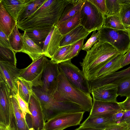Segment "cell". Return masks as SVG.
Masks as SVG:
<instances>
[{"mask_svg": "<svg viewBox=\"0 0 130 130\" xmlns=\"http://www.w3.org/2000/svg\"><path fill=\"white\" fill-rule=\"evenodd\" d=\"M69 0H45L42 5L24 20L17 22L18 28L25 31L56 25Z\"/></svg>", "mask_w": 130, "mask_h": 130, "instance_id": "cell-1", "label": "cell"}, {"mask_svg": "<svg viewBox=\"0 0 130 130\" xmlns=\"http://www.w3.org/2000/svg\"><path fill=\"white\" fill-rule=\"evenodd\" d=\"M121 53L110 44L98 41L86 54L80 64L82 70L89 80L114 57Z\"/></svg>", "mask_w": 130, "mask_h": 130, "instance_id": "cell-2", "label": "cell"}, {"mask_svg": "<svg viewBox=\"0 0 130 130\" xmlns=\"http://www.w3.org/2000/svg\"><path fill=\"white\" fill-rule=\"evenodd\" d=\"M52 95L57 101L78 105L85 112H90L92 108V99L90 93H85L72 84L60 71L57 88Z\"/></svg>", "mask_w": 130, "mask_h": 130, "instance_id": "cell-3", "label": "cell"}, {"mask_svg": "<svg viewBox=\"0 0 130 130\" xmlns=\"http://www.w3.org/2000/svg\"><path fill=\"white\" fill-rule=\"evenodd\" d=\"M32 90L40 100L45 122L61 113L83 111L75 104L56 100L52 95L44 92L40 86L33 87Z\"/></svg>", "mask_w": 130, "mask_h": 130, "instance_id": "cell-4", "label": "cell"}, {"mask_svg": "<svg viewBox=\"0 0 130 130\" xmlns=\"http://www.w3.org/2000/svg\"><path fill=\"white\" fill-rule=\"evenodd\" d=\"M98 31L99 32V41L110 44L120 53L124 55L130 48L128 29H116L103 26Z\"/></svg>", "mask_w": 130, "mask_h": 130, "instance_id": "cell-5", "label": "cell"}, {"mask_svg": "<svg viewBox=\"0 0 130 130\" xmlns=\"http://www.w3.org/2000/svg\"><path fill=\"white\" fill-rule=\"evenodd\" d=\"M104 17L89 0H85L80 10V25L90 32L99 30L103 26Z\"/></svg>", "mask_w": 130, "mask_h": 130, "instance_id": "cell-6", "label": "cell"}, {"mask_svg": "<svg viewBox=\"0 0 130 130\" xmlns=\"http://www.w3.org/2000/svg\"><path fill=\"white\" fill-rule=\"evenodd\" d=\"M59 69L72 84L84 92L90 93L89 80L82 70L71 62V60L58 64Z\"/></svg>", "mask_w": 130, "mask_h": 130, "instance_id": "cell-7", "label": "cell"}, {"mask_svg": "<svg viewBox=\"0 0 130 130\" xmlns=\"http://www.w3.org/2000/svg\"><path fill=\"white\" fill-rule=\"evenodd\" d=\"M28 104L31 114H27L25 119L30 130H43L46 122L42 105L33 91L30 94Z\"/></svg>", "mask_w": 130, "mask_h": 130, "instance_id": "cell-8", "label": "cell"}, {"mask_svg": "<svg viewBox=\"0 0 130 130\" xmlns=\"http://www.w3.org/2000/svg\"><path fill=\"white\" fill-rule=\"evenodd\" d=\"M84 111L61 113L46 122L43 130H63L69 127L79 125Z\"/></svg>", "mask_w": 130, "mask_h": 130, "instance_id": "cell-9", "label": "cell"}, {"mask_svg": "<svg viewBox=\"0 0 130 130\" xmlns=\"http://www.w3.org/2000/svg\"><path fill=\"white\" fill-rule=\"evenodd\" d=\"M48 59L43 55L32 61L28 66L22 69L20 76L31 83L33 87H42V74Z\"/></svg>", "mask_w": 130, "mask_h": 130, "instance_id": "cell-10", "label": "cell"}, {"mask_svg": "<svg viewBox=\"0 0 130 130\" xmlns=\"http://www.w3.org/2000/svg\"><path fill=\"white\" fill-rule=\"evenodd\" d=\"M60 73L59 64L52 60H48L43 70L42 80L43 85L41 88L45 93L52 95L57 85Z\"/></svg>", "mask_w": 130, "mask_h": 130, "instance_id": "cell-11", "label": "cell"}, {"mask_svg": "<svg viewBox=\"0 0 130 130\" xmlns=\"http://www.w3.org/2000/svg\"><path fill=\"white\" fill-rule=\"evenodd\" d=\"M22 70L11 63L0 61V77L7 84L12 93L15 95L18 92V82Z\"/></svg>", "mask_w": 130, "mask_h": 130, "instance_id": "cell-12", "label": "cell"}, {"mask_svg": "<svg viewBox=\"0 0 130 130\" xmlns=\"http://www.w3.org/2000/svg\"><path fill=\"white\" fill-rule=\"evenodd\" d=\"M130 76V66L123 70L115 72L104 76L89 80L90 91L102 86L119 80L125 77Z\"/></svg>", "mask_w": 130, "mask_h": 130, "instance_id": "cell-13", "label": "cell"}, {"mask_svg": "<svg viewBox=\"0 0 130 130\" xmlns=\"http://www.w3.org/2000/svg\"><path fill=\"white\" fill-rule=\"evenodd\" d=\"M63 37L56 25L54 26L44 41L42 48L43 55L51 59L60 47Z\"/></svg>", "mask_w": 130, "mask_h": 130, "instance_id": "cell-14", "label": "cell"}, {"mask_svg": "<svg viewBox=\"0 0 130 130\" xmlns=\"http://www.w3.org/2000/svg\"><path fill=\"white\" fill-rule=\"evenodd\" d=\"M122 110L118 102H106L93 100V106L89 115L111 117Z\"/></svg>", "mask_w": 130, "mask_h": 130, "instance_id": "cell-15", "label": "cell"}, {"mask_svg": "<svg viewBox=\"0 0 130 130\" xmlns=\"http://www.w3.org/2000/svg\"><path fill=\"white\" fill-rule=\"evenodd\" d=\"M118 86L110 84L98 88L90 92L93 100L106 102H117Z\"/></svg>", "mask_w": 130, "mask_h": 130, "instance_id": "cell-16", "label": "cell"}, {"mask_svg": "<svg viewBox=\"0 0 130 130\" xmlns=\"http://www.w3.org/2000/svg\"><path fill=\"white\" fill-rule=\"evenodd\" d=\"M91 32L80 25L68 33L63 35L60 42V46L71 45L82 39H85Z\"/></svg>", "mask_w": 130, "mask_h": 130, "instance_id": "cell-17", "label": "cell"}, {"mask_svg": "<svg viewBox=\"0 0 130 130\" xmlns=\"http://www.w3.org/2000/svg\"><path fill=\"white\" fill-rule=\"evenodd\" d=\"M112 116L104 117L89 115L80 126L103 130L111 124L117 123L113 120Z\"/></svg>", "mask_w": 130, "mask_h": 130, "instance_id": "cell-18", "label": "cell"}, {"mask_svg": "<svg viewBox=\"0 0 130 130\" xmlns=\"http://www.w3.org/2000/svg\"><path fill=\"white\" fill-rule=\"evenodd\" d=\"M124 55L120 53L114 57L98 71L92 80L115 72L121 68V66Z\"/></svg>", "mask_w": 130, "mask_h": 130, "instance_id": "cell-19", "label": "cell"}, {"mask_svg": "<svg viewBox=\"0 0 130 130\" xmlns=\"http://www.w3.org/2000/svg\"><path fill=\"white\" fill-rule=\"evenodd\" d=\"M16 21L5 9L0 1V29L8 37L17 24Z\"/></svg>", "mask_w": 130, "mask_h": 130, "instance_id": "cell-20", "label": "cell"}, {"mask_svg": "<svg viewBox=\"0 0 130 130\" xmlns=\"http://www.w3.org/2000/svg\"><path fill=\"white\" fill-rule=\"evenodd\" d=\"M23 35V45L21 52L28 55L32 61L43 55L42 48L31 40L25 31Z\"/></svg>", "mask_w": 130, "mask_h": 130, "instance_id": "cell-21", "label": "cell"}, {"mask_svg": "<svg viewBox=\"0 0 130 130\" xmlns=\"http://www.w3.org/2000/svg\"><path fill=\"white\" fill-rule=\"evenodd\" d=\"M8 13L17 21L19 16L29 0H1Z\"/></svg>", "mask_w": 130, "mask_h": 130, "instance_id": "cell-22", "label": "cell"}, {"mask_svg": "<svg viewBox=\"0 0 130 130\" xmlns=\"http://www.w3.org/2000/svg\"><path fill=\"white\" fill-rule=\"evenodd\" d=\"M85 0H69L58 23L64 21L75 15L82 9Z\"/></svg>", "mask_w": 130, "mask_h": 130, "instance_id": "cell-23", "label": "cell"}, {"mask_svg": "<svg viewBox=\"0 0 130 130\" xmlns=\"http://www.w3.org/2000/svg\"><path fill=\"white\" fill-rule=\"evenodd\" d=\"M53 26L25 31L31 40L42 49L44 41Z\"/></svg>", "mask_w": 130, "mask_h": 130, "instance_id": "cell-24", "label": "cell"}, {"mask_svg": "<svg viewBox=\"0 0 130 130\" xmlns=\"http://www.w3.org/2000/svg\"><path fill=\"white\" fill-rule=\"evenodd\" d=\"M80 10L72 17L56 25L61 35L67 34L80 25Z\"/></svg>", "mask_w": 130, "mask_h": 130, "instance_id": "cell-25", "label": "cell"}, {"mask_svg": "<svg viewBox=\"0 0 130 130\" xmlns=\"http://www.w3.org/2000/svg\"><path fill=\"white\" fill-rule=\"evenodd\" d=\"M45 0H29L20 13L17 22L27 19L40 7Z\"/></svg>", "mask_w": 130, "mask_h": 130, "instance_id": "cell-26", "label": "cell"}, {"mask_svg": "<svg viewBox=\"0 0 130 130\" xmlns=\"http://www.w3.org/2000/svg\"><path fill=\"white\" fill-rule=\"evenodd\" d=\"M18 28L17 24L8 37L11 48L15 53L21 52L23 45V36Z\"/></svg>", "mask_w": 130, "mask_h": 130, "instance_id": "cell-27", "label": "cell"}, {"mask_svg": "<svg viewBox=\"0 0 130 130\" xmlns=\"http://www.w3.org/2000/svg\"><path fill=\"white\" fill-rule=\"evenodd\" d=\"M18 91L21 98L28 103L33 86L29 82L20 77L18 82Z\"/></svg>", "mask_w": 130, "mask_h": 130, "instance_id": "cell-28", "label": "cell"}, {"mask_svg": "<svg viewBox=\"0 0 130 130\" xmlns=\"http://www.w3.org/2000/svg\"><path fill=\"white\" fill-rule=\"evenodd\" d=\"M8 130H30L23 113L14 115Z\"/></svg>", "mask_w": 130, "mask_h": 130, "instance_id": "cell-29", "label": "cell"}, {"mask_svg": "<svg viewBox=\"0 0 130 130\" xmlns=\"http://www.w3.org/2000/svg\"><path fill=\"white\" fill-rule=\"evenodd\" d=\"M112 84L118 86V96L127 97L130 95V76L124 78Z\"/></svg>", "mask_w": 130, "mask_h": 130, "instance_id": "cell-30", "label": "cell"}, {"mask_svg": "<svg viewBox=\"0 0 130 130\" xmlns=\"http://www.w3.org/2000/svg\"><path fill=\"white\" fill-rule=\"evenodd\" d=\"M15 54L11 48L0 45V61L9 63L16 66Z\"/></svg>", "mask_w": 130, "mask_h": 130, "instance_id": "cell-31", "label": "cell"}, {"mask_svg": "<svg viewBox=\"0 0 130 130\" xmlns=\"http://www.w3.org/2000/svg\"><path fill=\"white\" fill-rule=\"evenodd\" d=\"M103 26L116 29L127 30L122 23L119 16L116 15L105 17Z\"/></svg>", "mask_w": 130, "mask_h": 130, "instance_id": "cell-32", "label": "cell"}, {"mask_svg": "<svg viewBox=\"0 0 130 130\" xmlns=\"http://www.w3.org/2000/svg\"><path fill=\"white\" fill-rule=\"evenodd\" d=\"M105 3L106 13L105 17L112 15L119 16L120 0H105Z\"/></svg>", "mask_w": 130, "mask_h": 130, "instance_id": "cell-33", "label": "cell"}, {"mask_svg": "<svg viewBox=\"0 0 130 130\" xmlns=\"http://www.w3.org/2000/svg\"><path fill=\"white\" fill-rule=\"evenodd\" d=\"M119 17L127 30L130 28V3L121 4Z\"/></svg>", "mask_w": 130, "mask_h": 130, "instance_id": "cell-34", "label": "cell"}, {"mask_svg": "<svg viewBox=\"0 0 130 130\" xmlns=\"http://www.w3.org/2000/svg\"><path fill=\"white\" fill-rule=\"evenodd\" d=\"M84 39H82L75 43L70 45L69 53L64 59L63 62L71 60L74 57L78 56L80 51L82 50L84 45Z\"/></svg>", "mask_w": 130, "mask_h": 130, "instance_id": "cell-35", "label": "cell"}, {"mask_svg": "<svg viewBox=\"0 0 130 130\" xmlns=\"http://www.w3.org/2000/svg\"><path fill=\"white\" fill-rule=\"evenodd\" d=\"M70 47V45L60 46L51 58V60L57 64L63 62L69 53Z\"/></svg>", "mask_w": 130, "mask_h": 130, "instance_id": "cell-36", "label": "cell"}, {"mask_svg": "<svg viewBox=\"0 0 130 130\" xmlns=\"http://www.w3.org/2000/svg\"><path fill=\"white\" fill-rule=\"evenodd\" d=\"M99 32L96 30L93 31L90 38L84 45L82 50L87 52L89 50L91 47L98 42L99 39Z\"/></svg>", "mask_w": 130, "mask_h": 130, "instance_id": "cell-37", "label": "cell"}, {"mask_svg": "<svg viewBox=\"0 0 130 130\" xmlns=\"http://www.w3.org/2000/svg\"><path fill=\"white\" fill-rule=\"evenodd\" d=\"M16 96L20 107L25 119L27 114H31L28 108V104L20 97L19 95L18 91V93L16 95Z\"/></svg>", "mask_w": 130, "mask_h": 130, "instance_id": "cell-38", "label": "cell"}, {"mask_svg": "<svg viewBox=\"0 0 130 130\" xmlns=\"http://www.w3.org/2000/svg\"><path fill=\"white\" fill-rule=\"evenodd\" d=\"M89 0L97 8L105 17L106 13L105 0Z\"/></svg>", "mask_w": 130, "mask_h": 130, "instance_id": "cell-39", "label": "cell"}, {"mask_svg": "<svg viewBox=\"0 0 130 130\" xmlns=\"http://www.w3.org/2000/svg\"><path fill=\"white\" fill-rule=\"evenodd\" d=\"M102 130H128L127 124L125 121L111 124Z\"/></svg>", "mask_w": 130, "mask_h": 130, "instance_id": "cell-40", "label": "cell"}, {"mask_svg": "<svg viewBox=\"0 0 130 130\" xmlns=\"http://www.w3.org/2000/svg\"><path fill=\"white\" fill-rule=\"evenodd\" d=\"M0 45L11 48L8 36L0 29Z\"/></svg>", "mask_w": 130, "mask_h": 130, "instance_id": "cell-41", "label": "cell"}, {"mask_svg": "<svg viewBox=\"0 0 130 130\" xmlns=\"http://www.w3.org/2000/svg\"><path fill=\"white\" fill-rule=\"evenodd\" d=\"M118 103L123 111H130V95L124 101Z\"/></svg>", "mask_w": 130, "mask_h": 130, "instance_id": "cell-42", "label": "cell"}, {"mask_svg": "<svg viewBox=\"0 0 130 130\" xmlns=\"http://www.w3.org/2000/svg\"><path fill=\"white\" fill-rule=\"evenodd\" d=\"M130 63V48L124 55L123 59L121 64V67L122 68Z\"/></svg>", "mask_w": 130, "mask_h": 130, "instance_id": "cell-43", "label": "cell"}, {"mask_svg": "<svg viewBox=\"0 0 130 130\" xmlns=\"http://www.w3.org/2000/svg\"><path fill=\"white\" fill-rule=\"evenodd\" d=\"M124 114V111L123 110L118 112L113 116V119L117 123H119L123 118Z\"/></svg>", "mask_w": 130, "mask_h": 130, "instance_id": "cell-44", "label": "cell"}, {"mask_svg": "<svg viewBox=\"0 0 130 130\" xmlns=\"http://www.w3.org/2000/svg\"><path fill=\"white\" fill-rule=\"evenodd\" d=\"M74 130H102L101 129H96L95 128H89V127H83L81 126H80L78 128Z\"/></svg>", "mask_w": 130, "mask_h": 130, "instance_id": "cell-45", "label": "cell"}, {"mask_svg": "<svg viewBox=\"0 0 130 130\" xmlns=\"http://www.w3.org/2000/svg\"><path fill=\"white\" fill-rule=\"evenodd\" d=\"M0 130H8V129L5 125L2 124H0Z\"/></svg>", "mask_w": 130, "mask_h": 130, "instance_id": "cell-46", "label": "cell"}, {"mask_svg": "<svg viewBox=\"0 0 130 130\" xmlns=\"http://www.w3.org/2000/svg\"><path fill=\"white\" fill-rule=\"evenodd\" d=\"M129 37L130 39V28L128 29Z\"/></svg>", "mask_w": 130, "mask_h": 130, "instance_id": "cell-47", "label": "cell"}]
</instances>
